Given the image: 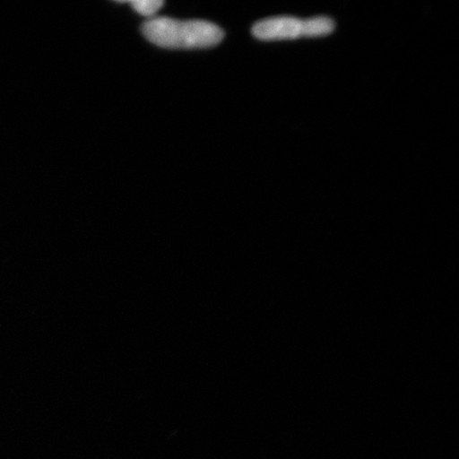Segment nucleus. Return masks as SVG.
Masks as SVG:
<instances>
[{"label": "nucleus", "mask_w": 459, "mask_h": 459, "mask_svg": "<svg viewBox=\"0 0 459 459\" xmlns=\"http://www.w3.org/2000/svg\"><path fill=\"white\" fill-rule=\"evenodd\" d=\"M335 24L329 17L318 16L300 20L292 16L269 17L252 27V34L260 41H286L301 38H321L334 31Z\"/></svg>", "instance_id": "2"}, {"label": "nucleus", "mask_w": 459, "mask_h": 459, "mask_svg": "<svg viewBox=\"0 0 459 459\" xmlns=\"http://www.w3.org/2000/svg\"><path fill=\"white\" fill-rule=\"evenodd\" d=\"M149 42L162 48H211L220 44L225 32L205 21H178L169 17H153L142 26Z\"/></svg>", "instance_id": "1"}, {"label": "nucleus", "mask_w": 459, "mask_h": 459, "mask_svg": "<svg viewBox=\"0 0 459 459\" xmlns=\"http://www.w3.org/2000/svg\"><path fill=\"white\" fill-rule=\"evenodd\" d=\"M130 4L140 15L152 17L163 7L164 3L160 0H134V2H130Z\"/></svg>", "instance_id": "3"}]
</instances>
